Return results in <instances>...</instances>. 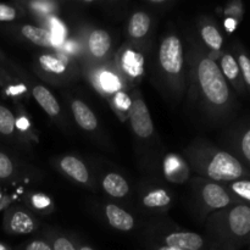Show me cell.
I'll list each match as a JSON object with an SVG mask.
<instances>
[{"label": "cell", "mask_w": 250, "mask_h": 250, "mask_svg": "<svg viewBox=\"0 0 250 250\" xmlns=\"http://www.w3.org/2000/svg\"><path fill=\"white\" fill-rule=\"evenodd\" d=\"M105 214H106L107 221L114 229L119 231L127 232L133 229L134 220L131 214L122 210L121 208L116 207L114 204H109L105 208Z\"/></svg>", "instance_id": "10"}, {"label": "cell", "mask_w": 250, "mask_h": 250, "mask_svg": "<svg viewBox=\"0 0 250 250\" xmlns=\"http://www.w3.org/2000/svg\"><path fill=\"white\" fill-rule=\"evenodd\" d=\"M29 127V122L26 117L21 116L19 119H16V128L20 129V131H26Z\"/></svg>", "instance_id": "37"}, {"label": "cell", "mask_w": 250, "mask_h": 250, "mask_svg": "<svg viewBox=\"0 0 250 250\" xmlns=\"http://www.w3.org/2000/svg\"><path fill=\"white\" fill-rule=\"evenodd\" d=\"M204 171L209 178L216 182H233L250 180V170L229 151L210 150L207 154Z\"/></svg>", "instance_id": "3"}, {"label": "cell", "mask_w": 250, "mask_h": 250, "mask_svg": "<svg viewBox=\"0 0 250 250\" xmlns=\"http://www.w3.org/2000/svg\"><path fill=\"white\" fill-rule=\"evenodd\" d=\"M197 76L208 104L217 112L229 111L232 103L231 90L216 61L211 58H203L198 63Z\"/></svg>", "instance_id": "1"}, {"label": "cell", "mask_w": 250, "mask_h": 250, "mask_svg": "<svg viewBox=\"0 0 250 250\" xmlns=\"http://www.w3.org/2000/svg\"><path fill=\"white\" fill-rule=\"evenodd\" d=\"M182 160L177 155H170L165 160V172L167 176L177 175L178 171H182Z\"/></svg>", "instance_id": "29"}, {"label": "cell", "mask_w": 250, "mask_h": 250, "mask_svg": "<svg viewBox=\"0 0 250 250\" xmlns=\"http://www.w3.org/2000/svg\"><path fill=\"white\" fill-rule=\"evenodd\" d=\"M238 22L239 21H237V20L231 19V17H227V19L225 20V28H226L229 32H233L234 29L237 28V26H238Z\"/></svg>", "instance_id": "38"}, {"label": "cell", "mask_w": 250, "mask_h": 250, "mask_svg": "<svg viewBox=\"0 0 250 250\" xmlns=\"http://www.w3.org/2000/svg\"><path fill=\"white\" fill-rule=\"evenodd\" d=\"M16 129V117L4 105H0V134L5 137L12 136Z\"/></svg>", "instance_id": "22"}, {"label": "cell", "mask_w": 250, "mask_h": 250, "mask_svg": "<svg viewBox=\"0 0 250 250\" xmlns=\"http://www.w3.org/2000/svg\"><path fill=\"white\" fill-rule=\"evenodd\" d=\"M0 250H10L9 248H7L6 246H5V244H2V243H0Z\"/></svg>", "instance_id": "40"}, {"label": "cell", "mask_w": 250, "mask_h": 250, "mask_svg": "<svg viewBox=\"0 0 250 250\" xmlns=\"http://www.w3.org/2000/svg\"><path fill=\"white\" fill-rule=\"evenodd\" d=\"M110 46H111V38L107 32L103 31V29H95L89 34L88 49L94 58H104L109 51Z\"/></svg>", "instance_id": "11"}, {"label": "cell", "mask_w": 250, "mask_h": 250, "mask_svg": "<svg viewBox=\"0 0 250 250\" xmlns=\"http://www.w3.org/2000/svg\"><path fill=\"white\" fill-rule=\"evenodd\" d=\"M99 84L106 93L120 92V81L114 73L104 71L99 75Z\"/></svg>", "instance_id": "25"}, {"label": "cell", "mask_w": 250, "mask_h": 250, "mask_svg": "<svg viewBox=\"0 0 250 250\" xmlns=\"http://www.w3.org/2000/svg\"><path fill=\"white\" fill-rule=\"evenodd\" d=\"M24 250H53L51 246H49L48 243L42 241H33L26 247Z\"/></svg>", "instance_id": "35"}, {"label": "cell", "mask_w": 250, "mask_h": 250, "mask_svg": "<svg viewBox=\"0 0 250 250\" xmlns=\"http://www.w3.org/2000/svg\"><path fill=\"white\" fill-rule=\"evenodd\" d=\"M33 7L34 9L39 10V11L43 12H49L53 10L54 4L53 2H48V1H38V2H33Z\"/></svg>", "instance_id": "36"}, {"label": "cell", "mask_w": 250, "mask_h": 250, "mask_svg": "<svg viewBox=\"0 0 250 250\" xmlns=\"http://www.w3.org/2000/svg\"><path fill=\"white\" fill-rule=\"evenodd\" d=\"M220 70H221L222 75L226 78L227 82L231 83L238 92H244L246 90V85H244L243 80H242L238 62H237V59L232 54L225 53L221 56Z\"/></svg>", "instance_id": "9"}, {"label": "cell", "mask_w": 250, "mask_h": 250, "mask_svg": "<svg viewBox=\"0 0 250 250\" xmlns=\"http://www.w3.org/2000/svg\"><path fill=\"white\" fill-rule=\"evenodd\" d=\"M237 153L239 155V161L244 166L250 168V125L244 127L236 137Z\"/></svg>", "instance_id": "19"}, {"label": "cell", "mask_w": 250, "mask_h": 250, "mask_svg": "<svg viewBox=\"0 0 250 250\" xmlns=\"http://www.w3.org/2000/svg\"><path fill=\"white\" fill-rule=\"evenodd\" d=\"M17 17V11L14 6L0 4V22H11Z\"/></svg>", "instance_id": "31"}, {"label": "cell", "mask_w": 250, "mask_h": 250, "mask_svg": "<svg viewBox=\"0 0 250 250\" xmlns=\"http://www.w3.org/2000/svg\"><path fill=\"white\" fill-rule=\"evenodd\" d=\"M39 63L46 72L54 73V75H61L66 71V62L56 56L42 55L39 58Z\"/></svg>", "instance_id": "24"}, {"label": "cell", "mask_w": 250, "mask_h": 250, "mask_svg": "<svg viewBox=\"0 0 250 250\" xmlns=\"http://www.w3.org/2000/svg\"><path fill=\"white\" fill-rule=\"evenodd\" d=\"M6 231L14 234H29L34 231V221L27 212L22 210H12L5 217Z\"/></svg>", "instance_id": "8"}, {"label": "cell", "mask_w": 250, "mask_h": 250, "mask_svg": "<svg viewBox=\"0 0 250 250\" xmlns=\"http://www.w3.org/2000/svg\"><path fill=\"white\" fill-rule=\"evenodd\" d=\"M237 62H238L239 70H241L242 80H243L244 85L250 92V56L246 51L239 50L238 56H237Z\"/></svg>", "instance_id": "26"}, {"label": "cell", "mask_w": 250, "mask_h": 250, "mask_svg": "<svg viewBox=\"0 0 250 250\" xmlns=\"http://www.w3.org/2000/svg\"><path fill=\"white\" fill-rule=\"evenodd\" d=\"M231 194L234 195L239 203L250 207V180H238L229 182V188H227Z\"/></svg>", "instance_id": "21"}, {"label": "cell", "mask_w": 250, "mask_h": 250, "mask_svg": "<svg viewBox=\"0 0 250 250\" xmlns=\"http://www.w3.org/2000/svg\"><path fill=\"white\" fill-rule=\"evenodd\" d=\"M51 248L53 250H77L72 244V242L65 237H58V238L54 239Z\"/></svg>", "instance_id": "33"}, {"label": "cell", "mask_w": 250, "mask_h": 250, "mask_svg": "<svg viewBox=\"0 0 250 250\" xmlns=\"http://www.w3.org/2000/svg\"><path fill=\"white\" fill-rule=\"evenodd\" d=\"M217 232L227 246L234 247L250 241V207L243 203H236L226 208L216 217Z\"/></svg>", "instance_id": "2"}, {"label": "cell", "mask_w": 250, "mask_h": 250, "mask_svg": "<svg viewBox=\"0 0 250 250\" xmlns=\"http://www.w3.org/2000/svg\"><path fill=\"white\" fill-rule=\"evenodd\" d=\"M171 198L164 189H156L143 198V204L148 208H164L170 204Z\"/></svg>", "instance_id": "23"}, {"label": "cell", "mask_w": 250, "mask_h": 250, "mask_svg": "<svg viewBox=\"0 0 250 250\" xmlns=\"http://www.w3.org/2000/svg\"><path fill=\"white\" fill-rule=\"evenodd\" d=\"M14 173V164L9 155L0 151V180H7Z\"/></svg>", "instance_id": "27"}, {"label": "cell", "mask_w": 250, "mask_h": 250, "mask_svg": "<svg viewBox=\"0 0 250 250\" xmlns=\"http://www.w3.org/2000/svg\"><path fill=\"white\" fill-rule=\"evenodd\" d=\"M121 65L124 72L134 80L142 76L144 70V58L141 53L134 50H126L122 55Z\"/></svg>", "instance_id": "13"}, {"label": "cell", "mask_w": 250, "mask_h": 250, "mask_svg": "<svg viewBox=\"0 0 250 250\" xmlns=\"http://www.w3.org/2000/svg\"><path fill=\"white\" fill-rule=\"evenodd\" d=\"M129 121L132 129L139 138H149L154 132V124L146 103L136 99L129 109Z\"/></svg>", "instance_id": "5"}, {"label": "cell", "mask_w": 250, "mask_h": 250, "mask_svg": "<svg viewBox=\"0 0 250 250\" xmlns=\"http://www.w3.org/2000/svg\"><path fill=\"white\" fill-rule=\"evenodd\" d=\"M71 109H72L76 122L80 125L81 128L85 129V131H94L97 128V117L84 103L81 100H75L71 105Z\"/></svg>", "instance_id": "12"}, {"label": "cell", "mask_w": 250, "mask_h": 250, "mask_svg": "<svg viewBox=\"0 0 250 250\" xmlns=\"http://www.w3.org/2000/svg\"><path fill=\"white\" fill-rule=\"evenodd\" d=\"M31 200H32V204H33V207L36 208V209H39V210L46 209V208L50 207V204H51L50 199H49V198L44 194H34L33 197H32Z\"/></svg>", "instance_id": "34"}, {"label": "cell", "mask_w": 250, "mask_h": 250, "mask_svg": "<svg viewBox=\"0 0 250 250\" xmlns=\"http://www.w3.org/2000/svg\"><path fill=\"white\" fill-rule=\"evenodd\" d=\"M22 36L29 42L39 46H50L51 44V37L50 32L46 29L39 28V27L31 26V24H26L22 26L21 28Z\"/></svg>", "instance_id": "17"}, {"label": "cell", "mask_w": 250, "mask_h": 250, "mask_svg": "<svg viewBox=\"0 0 250 250\" xmlns=\"http://www.w3.org/2000/svg\"><path fill=\"white\" fill-rule=\"evenodd\" d=\"M32 93H33V97L37 100V103L43 107V110L49 116H58L59 112H60V105H59L56 98L51 94L50 90H48L43 85H36Z\"/></svg>", "instance_id": "14"}, {"label": "cell", "mask_w": 250, "mask_h": 250, "mask_svg": "<svg viewBox=\"0 0 250 250\" xmlns=\"http://www.w3.org/2000/svg\"><path fill=\"white\" fill-rule=\"evenodd\" d=\"M78 250H94V249H92L90 248V247H85V246H83V247H81L80 249Z\"/></svg>", "instance_id": "41"}, {"label": "cell", "mask_w": 250, "mask_h": 250, "mask_svg": "<svg viewBox=\"0 0 250 250\" xmlns=\"http://www.w3.org/2000/svg\"><path fill=\"white\" fill-rule=\"evenodd\" d=\"M226 15L227 17H231V19L237 20V21H241L242 17L244 15V6L243 2L241 1H233L226 7Z\"/></svg>", "instance_id": "30"}, {"label": "cell", "mask_w": 250, "mask_h": 250, "mask_svg": "<svg viewBox=\"0 0 250 250\" xmlns=\"http://www.w3.org/2000/svg\"><path fill=\"white\" fill-rule=\"evenodd\" d=\"M150 17L146 12H136L129 20L128 32L133 38H143L150 28Z\"/></svg>", "instance_id": "18"}, {"label": "cell", "mask_w": 250, "mask_h": 250, "mask_svg": "<svg viewBox=\"0 0 250 250\" xmlns=\"http://www.w3.org/2000/svg\"><path fill=\"white\" fill-rule=\"evenodd\" d=\"M205 242L199 234L193 232H175L165 238V246L180 250H202Z\"/></svg>", "instance_id": "7"}, {"label": "cell", "mask_w": 250, "mask_h": 250, "mask_svg": "<svg viewBox=\"0 0 250 250\" xmlns=\"http://www.w3.org/2000/svg\"><path fill=\"white\" fill-rule=\"evenodd\" d=\"M158 250H180V249H175V248H168V247H161Z\"/></svg>", "instance_id": "39"}, {"label": "cell", "mask_w": 250, "mask_h": 250, "mask_svg": "<svg viewBox=\"0 0 250 250\" xmlns=\"http://www.w3.org/2000/svg\"><path fill=\"white\" fill-rule=\"evenodd\" d=\"M61 168L63 172L67 173L71 178L80 183H87L89 180V173H88L87 167L80 159L75 156H66L60 163Z\"/></svg>", "instance_id": "15"}, {"label": "cell", "mask_w": 250, "mask_h": 250, "mask_svg": "<svg viewBox=\"0 0 250 250\" xmlns=\"http://www.w3.org/2000/svg\"><path fill=\"white\" fill-rule=\"evenodd\" d=\"M115 105H116L119 109L121 110H128L131 109V105H132V102L131 99L128 98V95L125 94L124 92H117L116 94H115Z\"/></svg>", "instance_id": "32"}, {"label": "cell", "mask_w": 250, "mask_h": 250, "mask_svg": "<svg viewBox=\"0 0 250 250\" xmlns=\"http://www.w3.org/2000/svg\"><path fill=\"white\" fill-rule=\"evenodd\" d=\"M105 192L114 198H122L128 193V183L117 173H109L103 181Z\"/></svg>", "instance_id": "16"}, {"label": "cell", "mask_w": 250, "mask_h": 250, "mask_svg": "<svg viewBox=\"0 0 250 250\" xmlns=\"http://www.w3.org/2000/svg\"><path fill=\"white\" fill-rule=\"evenodd\" d=\"M200 33H202L203 41L205 42V44H207L210 49H212V50L215 51L221 50L222 45H224V38H222L221 33H220V31L217 29L216 26H214V24L211 23L204 24V26L202 27Z\"/></svg>", "instance_id": "20"}, {"label": "cell", "mask_w": 250, "mask_h": 250, "mask_svg": "<svg viewBox=\"0 0 250 250\" xmlns=\"http://www.w3.org/2000/svg\"><path fill=\"white\" fill-rule=\"evenodd\" d=\"M159 61L161 68L167 75L175 76L181 73L183 68V48L177 37L170 36L161 42Z\"/></svg>", "instance_id": "4"}, {"label": "cell", "mask_w": 250, "mask_h": 250, "mask_svg": "<svg viewBox=\"0 0 250 250\" xmlns=\"http://www.w3.org/2000/svg\"><path fill=\"white\" fill-rule=\"evenodd\" d=\"M51 43L53 44H61L63 42V38H65V27L61 23L60 21H58L56 19L51 20Z\"/></svg>", "instance_id": "28"}, {"label": "cell", "mask_w": 250, "mask_h": 250, "mask_svg": "<svg viewBox=\"0 0 250 250\" xmlns=\"http://www.w3.org/2000/svg\"><path fill=\"white\" fill-rule=\"evenodd\" d=\"M202 199L204 204L211 210L226 209L231 207V204L239 203L236 198L232 197L227 188L222 187L216 182L205 183L202 189Z\"/></svg>", "instance_id": "6"}]
</instances>
